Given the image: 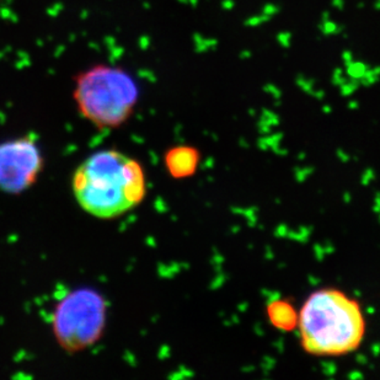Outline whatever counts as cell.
<instances>
[{"mask_svg": "<svg viewBox=\"0 0 380 380\" xmlns=\"http://www.w3.org/2000/svg\"><path fill=\"white\" fill-rule=\"evenodd\" d=\"M72 188L79 206L102 219L133 210L147 193L143 168L118 150L90 155L74 172Z\"/></svg>", "mask_w": 380, "mask_h": 380, "instance_id": "cell-1", "label": "cell"}, {"mask_svg": "<svg viewBox=\"0 0 380 380\" xmlns=\"http://www.w3.org/2000/svg\"><path fill=\"white\" fill-rule=\"evenodd\" d=\"M302 343L316 356H341L359 348L364 335L359 304L346 294L324 289L308 298L298 318Z\"/></svg>", "mask_w": 380, "mask_h": 380, "instance_id": "cell-2", "label": "cell"}, {"mask_svg": "<svg viewBox=\"0 0 380 380\" xmlns=\"http://www.w3.org/2000/svg\"><path fill=\"white\" fill-rule=\"evenodd\" d=\"M73 99L87 121L99 129H115L132 117L139 85L126 68L96 63L75 74Z\"/></svg>", "mask_w": 380, "mask_h": 380, "instance_id": "cell-3", "label": "cell"}, {"mask_svg": "<svg viewBox=\"0 0 380 380\" xmlns=\"http://www.w3.org/2000/svg\"><path fill=\"white\" fill-rule=\"evenodd\" d=\"M106 320V304L88 289L69 293L55 310V334L66 351H82L99 340Z\"/></svg>", "mask_w": 380, "mask_h": 380, "instance_id": "cell-4", "label": "cell"}, {"mask_svg": "<svg viewBox=\"0 0 380 380\" xmlns=\"http://www.w3.org/2000/svg\"><path fill=\"white\" fill-rule=\"evenodd\" d=\"M44 166L39 145L22 137L0 144V190L20 193L31 188Z\"/></svg>", "mask_w": 380, "mask_h": 380, "instance_id": "cell-5", "label": "cell"}, {"mask_svg": "<svg viewBox=\"0 0 380 380\" xmlns=\"http://www.w3.org/2000/svg\"><path fill=\"white\" fill-rule=\"evenodd\" d=\"M197 161H199L197 152L190 147H177L166 153V168L171 175L177 179L193 174L196 170Z\"/></svg>", "mask_w": 380, "mask_h": 380, "instance_id": "cell-6", "label": "cell"}, {"mask_svg": "<svg viewBox=\"0 0 380 380\" xmlns=\"http://www.w3.org/2000/svg\"><path fill=\"white\" fill-rule=\"evenodd\" d=\"M269 315L272 324L281 330H291L298 323L294 309L286 302H275L271 304Z\"/></svg>", "mask_w": 380, "mask_h": 380, "instance_id": "cell-7", "label": "cell"}]
</instances>
